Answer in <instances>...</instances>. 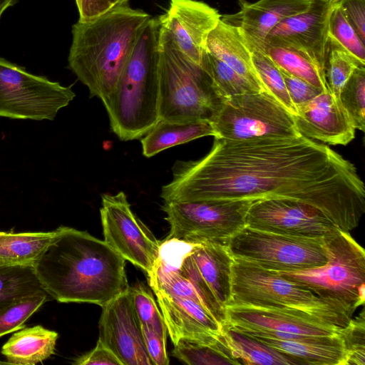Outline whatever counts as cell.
<instances>
[{
  "label": "cell",
  "mask_w": 365,
  "mask_h": 365,
  "mask_svg": "<svg viewBox=\"0 0 365 365\" xmlns=\"http://www.w3.org/2000/svg\"><path fill=\"white\" fill-rule=\"evenodd\" d=\"M159 118L211 120L222 99L202 69L180 52L159 29Z\"/></svg>",
  "instance_id": "cell-6"
},
{
  "label": "cell",
  "mask_w": 365,
  "mask_h": 365,
  "mask_svg": "<svg viewBox=\"0 0 365 365\" xmlns=\"http://www.w3.org/2000/svg\"><path fill=\"white\" fill-rule=\"evenodd\" d=\"M130 287L102 307L98 340L115 354L123 365H153Z\"/></svg>",
  "instance_id": "cell-15"
},
{
  "label": "cell",
  "mask_w": 365,
  "mask_h": 365,
  "mask_svg": "<svg viewBox=\"0 0 365 365\" xmlns=\"http://www.w3.org/2000/svg\"><path fill=\"white\" fill-rule=\"evenodd\" d=\"M247 226L279 234L324 237L341 230L320 210L299 201L256 200L250 207Z\"/></svg>",
  "instance_id": "cell-13"
},
{
  "label": "cell",
  "mask_w": 365,
  "mask_h": 365,
  "mask_svg": "<svg viewBox=\"0 0 365 365\" xmlns=\"http://www.w3.org/2000/svg\"><path fill=\"white\" fill-rule=\"evenodd\" d=\"M309 1H315V0H309Z\"/></svg>",
  "instance_id": "cell-47"
},
{
  "label": "cell",
  "mask_w": 365,
  "mask_h": 365,
  "mask_svg": "<svg viewBox=\"0 0 365 365\" xmlns=\"http://www.w3.org/2000/svg\"><path fill=\"white\" fill-rule=\"evenodd\" d=\"M341 336L347 351L346 365L365 364L364 309L343 328Z\"/></svg>",
  "instance_id": "cell-38"
},
{
  "label": "cell",
  "mask_w": 365,
  "mask_h": 365,
  "mask_svg": "<svg viewBox=\"0 0 365 365\" xmlns=\"http://www.w3.org/2000/svg\"><path fill=\"white\" fill-rule=\"evenodd\" d=\"M57 233L0 232V265L34 267Z\"/></svg>",
  "instance_id": "cell-27"
},
{
  "label": "cell",
  "mask_w": 365,
  "mask_h": 365,
  "mask_svg": "<svg viewBox=\"0 0 365 365\" xmlns=\"http://www.w3.org/2000/svg\"><path fill=\"white\" fill-rule=\"evenodd\" d=\"M215 129L208 120L169 121L162 119L141 139L143 154L150 158L160 152L191 140L216 137Z\"/></svg>",
  "instance_id": "cell-24"
},
{
  "label": "cell",
  "mask_w": 365,
  "mask_h": 365,
  "mask_svg": "<svg viewBox=\"0 0 365 365\" xmlns=\"http://www.w3.org/2000/svg\"><path fill=\"white\" fill-rule=\"evenodd\" d=\"M323 240L328 255L325 265L304 271H274L353 314L365 302V251L348 232L339 230Z\"/></svg>",
  "instance_id": "cell-7"
},
{
  "label": "cell",
  "mask_w": 365,
  "mask_h": 365,
  "mask_svg": "<svg viewBox=\"0 0 365 365\" xmlns=\"http://www.w3.org/2000/svg\"><path fill=\"white\" fill-rule=\"evenodd\" d=\"M264 53L279 68L324 92L330 91L324 71L304 51L285 43L267 42Z\"/></svg>",
  "instance_id": "cell-28"
},
{
  "label": "cell",
  "mask_w": 365,
  "mask_h": 365,
  "mask_svg": "<svg viewBox=\"0 0 365 365\" xmlns=\"http://www.w3.org/2000/svg\"><path fill=\"white\" fill-rule=\"evenodd\" d=\"M255 200L164 202L162 209L170 228L166 240L227 246L230 239L246 227L247 212Z\"/></svg>",
  "instance_id": "cell-9"
},
{
  "label": "cell",
  "mask_w": 365,
  "mask_h": 365,
  "mask_svg": "<svg viewBox=\"0 0 365 365\" xmlns=\"http://www.w3.org/2000/svg\"><path fill=\"white\" fill-rule=\"evenodd\" d=\"M247 336L293 359L299 365H346L347 351L341 334L331 337L299 339Z\"/></svg>",
  "instance_id": "cell-21"
},
{
  "label": "cell",
  "mask_w": 365,
  "mask_h": 365,
  "mask_svg": "<svg viewBox=\"0 0 365 365\" xmlns=\"http://www.w3.org/2000/svg\"><path fill=\"white\" fill-rule=\"evenodd\" d=\"M163 185L164 202L281 198L323 212L341 230L365 212V187L355 165L302 135L229 140L215 138L196 160H178Z\"/></svg>",
  "instance_id": "cell-1"
},
{
  "label": "cell",
  "mask_w": 365,
  "mask_h": 365,
  "mask_svg": "<svg viewBox=\"0 0 365 365\" xmlns=\"http://www.w3.org/2000/svg\"><path fill=\"white\" fill-rule=\"evenodd\" d=\"M365 66L341 46L328 39L325 76L331 93L339 99L340 91L358 67Z\"/></svg>",
  "instance_id": "cell-31"
},
{
  "label": "cell",
  "mask_w": 365,
  "mask_h": 365,
  "mask_svg": "<svg viewBox=\"0 0 365 365\" xmlns=\"http://www.w3.org/2000/svg\"><path fill=\"white\" fill-rule=\"evenodd\" d=\"M79 13V19L86 21L96 18L113 7L111 0H75Z\"/></svg>",
  "instance_id": "cell-43"
},
{
  "label": "cell",
  "mask_w": 365,
  "mask_h": 365,
  "mask_svg": "<svg viewBox=\"0 0 365 365\" xmlns=\"http://www.w3.org/2000/svg\"><path fill=\"white\" fill-rule=\"evenodd\" d=\"M206 50L260 91H265L254 67L252 51L237 27L222 21L209 34Z\"/></svg>",
  "instance_id": "cell-23"
},
{
  "label": "cell",
  "mask_w": 365,
  "mask_h": 365,
  "mask_svg": "<svg viewBox=\"0 0 365 365\" xmlns=\"http://www.w3.org/2000/svg\"><path fill=\"white\" fill-rule=\"evenodd\" d=\"M75 365H123L115 354L98 340L96 347L91 351L76 359Z\"/></svg>",
  "instance_id": "cell-42"
},
{
  "label": "cell",
  "mask_w": 365,
  "mask_h": 365,
  "mask_svg": "<svg viewBox=\"0 0 365 365\" xmlns=\"http://www.w3.org/2000/svg\"><path fill=\"white\" fill-rule=\"evenodd\" d=\"M58 334L41 325L24 327L1 348L9 364L34 365L54 354Z\"/></svg>",
  "instance_id": "cell-25"
},
{
  "label": "cell",
  "mask_w": 365,
  "mask_h": 365,
  "mask_svg": "<svg viewBox=\"0 0 365 365\" xmlns=\"http://www.w3.org/2000/svg\"><path fill=\"white\" fill-rule=\"evenodd\" d=\"M150 18L127 4L73 25L68 68L91 97L103 101L112 93Z\"/></svg>",
  "instance_id": "cell-3"
},
{
  "label": "cell",
  "mask_w": 365,
  "mask_h": 365,
  "mask_svg": "<svg viewBox=\"0 0 365 365\" xmlns=\"http://www.w3.org/2000/svg\"><path fill=\"white\" fill-rule=\"evenodd\" d=\"M168 332L175 345L181 339L215 345L223 326L197 301L155 292Z\"/></svg>",
  "instance_id": "cell-19"
},
{
  "label": "cell",
  "mask_w": 365,
  "mask_h": 365,
  "mask_svg": "<svg viewBox=\"0 0 365 365\" xmlns=\"http://www.w3.org/2000/svg\"><path fill=\"white\" fill-rule=\"evenodd\" d=\"M47 293L28 297L0 312V337L18 331L24 323L48 300Z\"/></svg>",
  "instance_id": "cell-37"
},
{
  "label": "cell",
  "mask_w": 365,
  "mask_h": 365,
  "mask_svg": "<svg viewBox=\"0 0 365 365\" xmlns=\"http://www.w3.org/2000/svg\"><path fill=\"white\" fill-rule=\"evenodd\" d=\"M279 70L289 98L296 109L297 107L310 101L324 92L306 81L296 77L281 68Z\"/></svg>",
  "instance_id": "cell-39"
},
{
  "label": "cell",
  "mask_w": 365,
  "mask_h": 365,
  "mask_svg": "<svg viewBox=\"0 0 365 365\" xmlns=\"http://www.w3.org/2000/svg\"><path fill=\"white\" fill-rule=\"evenodd\" d=\"M173 356L189 365H239L223 350L220 342L215 345L181 339L172 351Z\"/></svg>",
  "instance_id": "cell-32"
},
{
  "label": "cell",
  "mask_w": 365,
  "mask_h": 365,
  "mask_svg": "<svg viewBox=\"0 0 365 365\" xmlns=\"http://www.w3.org/2000/svg\"><path fill=\"white\" fill-rule=\"evenodd\" d=\"M225 317V326L237 330L277 332L314 338L339 335L344 328L301 313L251 306H227Z\"/></svg>",
  "instance_id": "cell-16"
},
{
  "label": "cell",
  "mask_w": 365,
  "mask_h": 365,
  "mask_svg": "<svg viewBox=\"0 0 365 365\" xmlns=\"http://www.w3.org/2000/svg\"><path fill=\"white\" fill-rule=\"evenodd\" d=\"M130 288L133 307L140 324L167 339L168 329L164 318L151 293L142 284Z\"/></svg>",
  "instance_id": "cell-36"
},
{
  "label": "cell",
  "mask_w": 365,
  "mask_h": 365,
  "mask_svg": "<svg viewBox=\"0 0 365 365\" xmlns=\"http://www.w3.org/2000/svg\"><path fill=\"white\" fill-rule=\"evenodd\" d=\"M114 6L128 4L129 0H111Z\"/></svg>",
  "instance_id": "cell-45"
},
{
  "label": "cell",
  "mask_w": 365,
  "mask_h": 365,
  "mask_svg": "<svg viewBox=\"0 0 365 365\" xmlns=\"http://www.w3.org/2000/svg\"><path fill=\"white\" fill-rule=\"evenodd\" d=\"M328 39L344 48L365 65V43L348 21L336 2L332 8L328 26Z\"/></svg>",
  "instance_id": "cell-34"
},
{
  "label": "cell",
  "mask_w": 365,
  "mask_h": 365,
  "mask_svg": "<svg viewBox=\"0 0 365 365\" xmlns=\"http://www.w3.org/2000/svg\"><path fill=\"white\" fill-rule=\"evenodd\" d=\"M76 96L66 87L0 58V116L53 120Z\"/></svg>",
  "instance_id": "cell-11"
},
{
  "label": "cell",
  "mask_w": 365,
  "mask_h": 365,
  "mask_svg": "<svg viewBox=\"0 0 365 365\" xmlns=\"http://www.w3.org/2000/svg\"><path fill=\"white\" fill-rule=\"evenodd\" d=\"M312 1L258 0L250 3L239 0L240 10L221 16V19L240 31L251 51L264 52L269 32L282 20L307 11Z\"/></svg>",
  "instance_id": "cell-20"
},
{
  "label": "cell",
  "mask_w": 365,
  "mask_h": 365,
  "mask_svg": "<svg viewBox=\"0 0 365 365\" xmlns=\"http://www.w3.org/2000/svg\"><path fill=\"white\" fill-rule=\"evenodd\" d=\"M210 121L217 133L215 138L229 140L301 135L293 115L266 91L222 99Z\"/></svg>",
  "instance_id": "cell-8"
},
{
  "label": "cell",
  "mask_w": 365,
  "mask_h": 365,
  "mask_svg": "<svg viewBox=\"0 0 365 365\" xmlns=\"http://www.w3.org/2000/svg\"><path fill=\"white\" fill-rule=\"evenodd\" d=\"M220 19L217 9L197 0H170L166 12L158 18L160 31L200 66L207 37Z\"/></svg>",
  "instance_id": "cell-14"
},
{
  "label": "cell",
  "mask_w": 365,
  "mask_h": 365,
  "mask_svg": "<svg viewBox=\"0 0 365 365\" xmlns=\"http://www.w3.org/2000/svg\"><path fill=\"white\" fill-rule=\"evenodd\" d=\"M144 343L153 365H168L169 359L166 351V339L146 326L141 325Z\"/></svg>",
  "instance_id": "cell-41"
},
{
  "label": "cell",
  "mask_w": 365,
  "mask_h": 365,
  "mask_svg": "<svg viewBox=\"0 0 365 365\" xmlns=\"http://www.w3.org/2000/svg\"><path fill=\"white\" fill-rule=\"evenodd\" d=\"M293 117L299 134L312 140L346 145L355 138L356 128L349 115L331 91L297 107Z\"/></svg>",
  "instance_id": "cell-18"
},
{
  "label": "cell",
  "mask_w": 365,
  "mask_h": 365,
  "mask_svg": "<svg viewBox=\"0 0 365 365\" xmlns=\"http://www.w3.org/2000/svg\"><path fill=\"white\" fill-rule=\"evenodd\" d=\"M159 22L150 18L112 93L102 101L120 140L145 135L159 120Z\"/></svg>",
  "instance_id": "cell-4"
},
{
  "label": "cell",
  "mask_w": 365,
  "mask_h": 365,
  "mask_svg": "<svg viewBox=\"0 0 365 365\" xmlns=\"http://www.w3.org/2000/svg\"><path fill=\"white\" fill-rule=\"evenodd\" d=\"M339 100L356 129L365 128V66L356 68L342 87Z\"/></svg>",
  "instance_id": "cell-35"
},
{
  "label": "cell",
  "mask_w": 365,
  "mask_h": 365,
  "mask_svg": "<svg viewBox=\"0 0 365 365\" xmlns=\"http://www.w3.org/2000/svg\"><path fill=\"white\" fill-rule=\"evenodd\" d=\"M101 202L104 241L148 275L159 257L161 243L133 213L124 192L103 194Z\"/></svg>",
  "instance_id": "cell-12"
},
{
  "label": "cell",
  "mask_w": 365,
  "mask_h": 365,
  "mask_svg": "<svg viewBox=\"0 0 365 365\" xmlns=\"http://www.w3.org/2000/svg\"><path fill=\"white\" fill-rule=\"evenodd\" d=\"M220 344L238 364L299 365L293 359L261 341L228 327H224Z\"/></svg>",
  "instance_id": "cell-26"
},
{
  "label": "cell",
  "mask_w": 365,
  "mask_h": 365,
  "mask_svg": "<svg viewBox=\"0 0 365 365\" xmlns=\"http://www.w3.org/2000/svg\"><path fill=\"white\" fill-rule=\"evenodd\" d=\"M324 237L294 236L246 225L229 241L232 257L264 268L279 271H304L328 262Z\"/></svg>",
  "instance_id": "cell-10"
},
{
  "label": "cell",
  "mask_w": 365,
  "mask_h": 365,
  "mask_svg": "<svg viewBox=\"0 0 365 365\" xmlns=\"http://www.w3.org/2000/svg\"><path fill=\"white\" fill-rule=\"evenodd\" d=\"M19 0H0V19L6 10L16 4Z\"/></svg>",
  "instance_id": "cell-44"
},
{
  "label": "cell",
  "mask_w": 365,
  "mask_h": 365,
  "mask_svg": "<svg viewBox=\"0 0 365 365\" xmlns=\"http://www.w3.org/2000/svg\"><path fill=\"white\" fill-rule=\"evenodd\" d=\"M345 17L365 43V0H336Z\"/></svg>",
  "instance_id": "cell-40"
},
{
  "label": "cell",
  "mask_w": 365,
  "mask_h": 365,
  "mask_svg": "<svg viewBox=\"0 0 365 365\" xmlns=\"http://www.w3.org/2000/svg\"><path fill=\"white\" fill-rule=\"evenodd\" d=\"M229 305L287 310L341 327L347 326L353 315L274 270L233 257Z\"/></svg>",
  "instance_id": "cell-5"
},
{
  "label": "cell",
  "mask_w": 365,
  "mask_h": 365,
  "mask_svg": "<svg viewBox=\"0 0 365 365\" xmlns=\"http://www.w3.org/2000/svg\"><path fill=\"white\" fill-rule=\"evenodd\" d=\"M335 1H312L307 11L289 16L274 27L267 42L285 43L299 48L324 71L329 21Z\"/></svg>",
  "instance_id": "cell-17"
},
{
  "label": "cell",
  "mask_w": 365,
  "mask_h": 365,
  "mask_svg": "<svg viewBox=\"0 0 365 365\" xmlns=\"http://www.w3.org/2000/svg\"><path fill=\"white\" fill-rule=\"evenodd\" d=\"M57 229L34 266L49 297L102 307L130 287L125 259L104 240L69 227Z\"/></svg>",
  "instance_id": "cell-2"
},
{
  "label": "cell",
  "mask_w": 365,
  "mask_h": 365,
  "mask_svg": "<svg viewBox=\"0 0 365 365\" xmlns=\"http://www.w3.org/2000/svg\"><path fill=\"white\" fill-rule=\"evenodd\" d=\"M9 364L7 361H0V364Z\"/></svg>",
  "instance_id": "cell-46"
},
{
  "label": "cell",
  "mask_w": 365,
  "mask_h": 365,
  "mask_svg": "<svg viewBox=\"0 0 365 365\" xmlns=\"http://www.w3.org/2000/svg\"><path fill=\"white\" fill-rule=\"evenodd\" d=\"M200 66L211 79L221 99L247 92L261 91L207 50L203 52Z\"/></svg>",
  "instance_id": "cell-30"
},
{
  "label": "cell",
  "mask_w": 365,
  "mask_h": 365,
  "mask_svg": "<svg viewBox=\"0 0 365 365\" xmlns=\"http://www.w3.org/2000/svg\"><path fill=\"white\" fill-rule=\"evenodd\" d=\"M188 254L202 280L225 309L230 299L232 257L227 245L194 243Z\"/></svg>",
  "instance_id": "cell-22"
},
{
  "label": "cell",
  "mask_w": 365,
  "mask_h": 365,
  "mask_svg": "<svg viewBox=\"0 0 365 365\" xmlns=\"http://www.w3.org/2000/svg\"><path fill=\"white\" fill-rule=\"evenodd\" d=\"M252 58L264 90L295 115L297 109L289 98L279 67L264 52L253 51Z\"/></svg>",
  "instance_id": "cell-33"
},
{
  "label": "cell",
  "mask_w": 365,
  "mask_h": 365,
  "mask_svg": "<svg viewBox=\"0 0 365 365\" xmlns=\"http://www.w3.org/2000/svg\"><path fill=\"white\" fill-rule=\"evenodd\" d=\"M46 293L34 267L0 265V312L28 297Z\"/></svg>",
  "instance_id": "cell-29"
}]
</instances>
